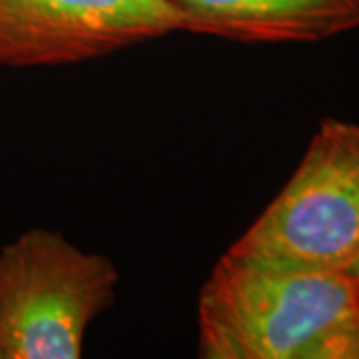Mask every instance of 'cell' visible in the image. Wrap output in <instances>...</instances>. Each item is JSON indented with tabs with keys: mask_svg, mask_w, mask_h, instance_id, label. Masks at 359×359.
Returning <instances> with one entry per match:
<instances>
[{
	"mask_svg": "<svg viewBox=\"0 0 359 359\" xmlns=\"http://www.w3.org/2000/svg\"><path fill=\"white\" fill-rule=\"evenodd\" d=\"M205 359H359V287L347 271L219 259L198 304Z\"/></svg>",
	"mask_w": 359,
	"mask_h": 359,
	"instance_id": "obj_1",
	"label": "cell"
},
{
	"mask_svg": "<svg viewBox=\"0 0 359 359\" xmlns=\"http://www.w3.org/2000/svg\"><path fill=\"white\" fill-rule=\"evenodd\" d=\"M118 271L58 231L34 228L0 250V359H78L114 302Z\"/></svg>",
	"mask_w": 359,
	"mask_h": 359,
	"instance_id": "obj_2",
	"label": "cell"
},
{
	"mask_svg": "<svg viewBox=\"0 0 359 359\" xmlns=\"http://www.w3.org/2000/svg\"><path fill=\"white\" fill-rule=\"evenodd\" d=\"M228 254L347 271L359 257V126L327 118L292 178Z\"/></svg>",
	"mask_w": 359,
	"mask_h": 359,
	"instance_id": "obj_3",
	"label": "cell"
},
{
	"mask_svg": "<svg viewBox=\"0 0 359 359\" xmlns=\"http://www.w3.org/2000/svg\"><path fill=\"white\" fill-rule=\"evenodd\" d=\"M176 30L174 0H0V66L86 62Z\"/></svg>",
	"mask_w": 359,
	"mask_h": 359,
	"instance_id": "obj_4",
	"label": "cell"
},
{
	"mask_svg": "<svg viewBox=\"0 0 359 359\" xmlns=\"http://www.w3.org/2000/svg\"><path fill=\"white\" fill-rule=\"evenodd\" d=\"M184 30L238 42H320L359 28V0H174Z\"/></svg>",
	"mask_w": 359,
	"mask_h": 359,
	"instance_id": "obj_5",
	"label": "cell"
},
{
	"mask_svg": "<svg viewBox=\"0 0 359 359\" xmlns=\"http://www.w3.org/2000/svg\"><path fill=\"white\" fill-rule=\"evenodd\" d=\"M347 273H349V276L353 278V282L358 283V287H359V257L355 259V264H353L351 268L347 269Z\"/></svg>",
	"mask_w": 359,
	"mask_h": 359,
	"instance_id": "obj_6",
	"label": "cell"
}]
</instances>
